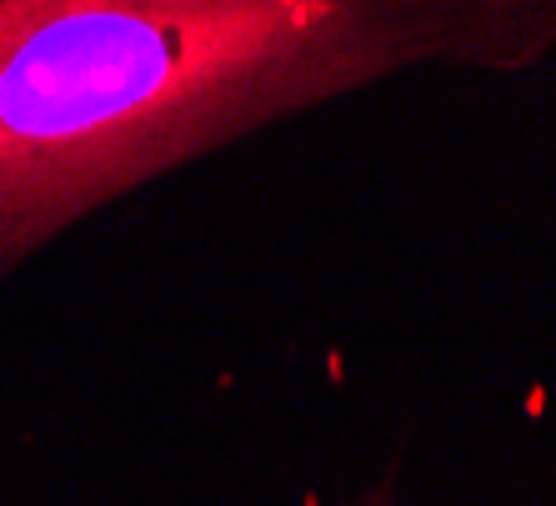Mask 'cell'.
<instances>
[{"mask_svg": "<svg viewBox=\"0 0 556 506\" xmlns=\"http://www.w3.org/2000/svg\"><path fill=\"white\" fill-rule=\"evenodd\" d=\"M551 56L556 0H0V286L106 206L271 126Z\"/></svg>", "mask_w": 556, "mask_h": 506, "instance_id": "6da1fadb", "label": "cell"}, {"mask_svg": "<svg viewBox=\"0 0 556 506\" xmlns=\"http://www.w3.org/2000/svg\"><path fill=\"white\" fill-rule=\"evenodd\" d=\"M336 506H411V501H406V491H401V466L391 461L376 481H366V486L346 491Z\"/></svg>", "mask_w": 556, "mask_h": 506, "instance_id": "7a4b0ae2", "label": "cell"}]
</instances>
